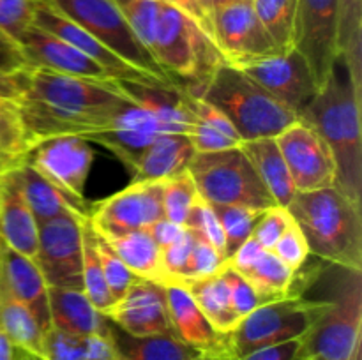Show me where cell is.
Wrapping results in <instances>:
<instances>
[{
    "mask_svg": "<svg viewBox=\"0 0 362 360\" xmlns=\"http://www.w3.org/2000/svg\"><path fill=\"white\" fill-rule=\"evenodd\" d=\"M27 66L49 69L69 76L92 78V80H112L98 62L81 53L69 42L55 37L49 32L30 25L16 39Z\"/></svg>",
    "mask_w": 362,
    "mask_h": 360,
    "instance_id": "d6986e66",
    "label": "cell"
},
{
    "mask_svg": "<svg viewBox=\"0 0 362 360\" xmlns=\"http://www.w3.org/2000/svg\"><path fill=\"white\" fill-rule=\"evenodd\" d=\"M13 173L37 224L64 214H76L81 217H87L78 210L76 205L66 194L60 193L52 182H48L41 173L35 172L28 162H21L18 168L13 169Z\"/></svg>",
    "mask_w": 362,
    "mask_h": 360,
    "instance_id": "83f0119b",
    "label": "cell"
},
{
    "mask_svg": "<svg viewBox=\"0 0 362 360\" xmlns=\"http://www.w3.org/2000/svg\"><path fill=\"white\" fill-rule=\"evenodd\" d=\"M34 0H0V30L14 42L32 25Z\"/></svg>",
    "mask_w": 362,
    "mask_h": 360,
    "instance_id": "bcb514c9",
    "label": "cell"
},
{
    "mask_svg": "<svg viewBox=\"0 0 362 360\" xmlns=\"http://www.w3.org/2000/svg\"><path fill=\"white\" fill-rule=\"evenodd\" d=\"M214 214L221 224L223 233H225L226 247L225 256L228 260L251 235L260 221L262 214L265 210H257L250 207H235V205H212Z\"/></svg>",
    "mask_w": 362,
    "mask_h": 360,
    "instance_id": "8d00e7d4",
    "label": "cell"
},
{
    "mask_svg": "<svg viewBox=\"0 0 362 360\" xmlns=\"http://www.w3.org/2000/svg\"><path fill=\"white\" fill-rule=\"evenodd\" d=\"M122 16L126 18L131 30L136 34L141 44L152 53V44H154L156 25H158L159 0H113Z\"/></svg>",
    "mask_w": 362,
    "mask_h": 360,
    "instance_id": "f35d334b",
    "label": "cell"
},
{
    "mask_svg": "<svg viewBox=\"0 0 362 360\" xmlns=\"http://www.w3.org/2000/svg\"><path fill=\"white\" fill-rule=\"evenodd\" d=\"M191 92L216 106L243 141L274 138L299 119L253 78L226 62L216 66Z\"/></svg>",
    "mask_w": 362,
    "mask_h": 360,
    "instance_id": "277c9868",
    "label": "cell"
},
{
    "mask_svg": "<svg viewBox=\"0 0 362 360\" xmlns=\"http://www.w3.org/2000/svg\"><path fill=\"white\" fill-rule=\"evenodd\" d=\"M39 224L32 215L13 169L0 176V239L35 263Z\"/></svg>",
    "mask_w": 362,
    "mask_h": 360,
    "instance_id": "603a6c76",
    "label": "cell"
},
{
    "mask_svg": "<svg viewBox=\"0 0 362 360\" xmlns=\"http://www.w3.org/2000/svg\"><path fill=\"white\" fill-rule=\"evenodd\" d=\"M152 55L172 80L175 76L200 85L209 73L225 62L216 42L204 34L179 9L159 6Z\"/></svg>",
    "mask_w": 362,
    "mask_h": 360,
    "instance_id": "52a82bcc",
    "label": "cell"
},
{
    "mask_svg": "<svg viewBox=\"0 0 362 360\" xmlns=\"http://www.w3.org/2000/svg\"><path fill=\"white\" fill-rule=\"evenodd\" d=\"M240 150L250 159L255 172L265 184L276 205L288 207L297 191L293 187L292 176H290L285 159H283L274 138H258V140L243 141Z\"/></svg>",
    "mask_w": 362,
    "mask_h": 360,
    "instance_id": "4316f807",
    "label": "cell"
},
{
    "mask_svg": "<svg viewBox=\"0 0 362 360\" xmlns=\"http://www.w3.org/2000/svg\"><path fill=\"white\" fill-rule=\"evenodd\" d=\"M243 275L253 286L262 304L286 296H303L296 293V272L290 270L272 251H265Z\"/></svg>",
    "mask_w": 362,
    "mask_h": 360,
    "instance_id": "836d02e7",
    "label": "cell"
},
{
    "mask_svg": "<svg viewBox=\"0 0 362 360\" xmlns=\"http://www.w3.org/2000/svg\"><path fill=\"white\" fill-rule=\"evenodd\" d=\"M18 349L11 344L9 339L0 332V360H16Z\"/></svg>",
    "mask_w": 362,
    "mask_h": 360,
    "instance_id": "11a10c76",
    "label": "cell"
},
{
    "mask_svg": "<svg viewBox=\"0 0 362 360\" xmlns=\"http://www.w3.org/2000/svg\"><path fill=\"white\" fill-rule=\"evenodd\" d=\"M359 35H362V0H338V30H336L338 55L345 53L354 39Z\"/></svg>",
    "mask_w": 362,
    "mask_h": 360,
    "instance_id": "ee69618b",
    "label": "cell"
},
{
    "mask_svg": "<svg viewBox=\"0 0 362 360\" xmlns=\"http://www.w3.org/2000/svg\"><path fill=\"white\" fill-rule=\"evenodd\" d=\"M272 253L293 272H297L306 263L308 258H310V247H308L303 229L299 228L296 221L290 222L288 228L283 232L276 246L272 247Z\"/></svg>",
    "mask_w": 362,
    "mask_h": 360,
    "instance_id": "b9f144b4",
    "label": "cell"
},
{
    "mask_svg": "<svg viewBox=\"0 0 362 360\" xmlns=\"http://www.w3.org/2000/svg\"><path fill=\"white\" fill-rule=\"evenodd\" d=\"M165 293L170 323L177 339L198 352H211V349L226 346V335L212 328V325L209 323L191 293L184 286H165Z\"/></svg>",
    "mask_w": 362,
    "mask_h": 360,
    "instance_id": "cb8c5ba5",
    "label": "cell"
},
{
    "mask_svg": "<svg viewBox=\"0 0 362 360\" xmlns=\"http://www.w3.org/2000/svg\"><path fill=\"white\" fill-rule=\"evenodd\" d=\"M16 360H41V359H37V356H34V355H28V353H25V352H21V349H18Z\"/></svg>",
    "mask_w": 362,
    "mask_h": 360,
    "instance_id": "6f0895ef",
    "label": "cell"
},
{
    "mask_svg": "<svg viewBox=\"0 0 362 360\" xmlns=\"http://www.w3.org/2000/svg\"><path fill=\"white\" fill-rule=\"evenodd\" d=\"M198 200L200 194L187 168L163 180V214L166 221L184 226L187 214Z\"/></svg>",
    "mask_w": 362,
    "mask_h": 360,
    "instance_id": "74e56055",
    "label": "cell"
},
{
    "mask_svg": "<svg viewBox=\"0 0 362 360\" xmlns=\"http://www.w3.org/2000/svg\"><path fill=\"white\" fill-rule=\"evenodd\" d=\"M297 193L325 189L336 184V162L324 138L297 119L274 136Z\"/></svg>",
    "mask_w": 362,
    "mask_h": 360,
    "instance_id": "7c38bea8",
    "label": "cell"
},
{
    "mask_svg": "<svg viewBox=\"0 0 362 360\" xmlns=\"http://www.w3.org/2000/svg\"><path fill=\"white\" fill-rule=\"evenodd\" d=\"M21 92L16 104L32 145L55 136H80L106 129L131 99L117 80L69 76L25 66L18 71Z\"/></svg>",
    "mask_w": 362,
    "mask_h": 360,
    "instance_id": "6da1fadb",
    "label": "cell"
},
{
    "mask_svg": "<svg viewBox=\"0 0 362 360\" xmlns=\"http://www.w3.org/2000/svg\"><path fill=\"white\" fill-rule=\"evenodd\" d=\"M98 254L99 261H101L103 274H105V281L108 284L113 300L117 302L127 292V288L133 284L136 275L122 263V260L113 253L112 247L108 246V242L101 235H98Z\"/></svg>",
    "mask_w": 362,
    "mask_h": 360,
    "instance_id": "60d3db41",
    "label": "cell"
},
{
    "mask_svg": "<svg viewBox=\"0 0 362 360\" xmlns=\"http://www.w3.org/2000/svg\"><path fill=\"white\" fill-rule=\"evenodd\" d=\"M163 217V180L131 182L88 210L92 228L105 239L148 228Z\"/></svg>",
    "mask_w": 362,
    "mask_h": 360,
    "instance_id": "8fae6325",
    "label": "cell"
},
{
    "mask_svg": "<svg viewBox=\"0 0 362 360\" xmlns=\"http://www.w3.org/2000/svg\"><path fill=\"white\" fill-rule=\"evenodd\" d=\"M105 240L138 279H147V281L165 286L166 279L161 267V249L154 242L147 228L106 236Z\"/></svg>",
    "mask_w": 362,
    "mask_h": 360,
    "instance_id": "f1b7e54d",
    "label": "cell"
},
{
    "mask_svg": "<svg viewBox=\"0 0 362 360\" xmlns=\"http://www.w3.org/2000/svg\"><path fill=\"white\" fill-rule=\"evenodd\" d=\"M184 226H186L189 232H193L198 239L211 244L214 249H218L219 253L225 256V247H226L225 233H223L221 224H219L218 217H216L214 214V208H212L211 203H207V201L200 198V200L193 205L189 214H187L186 224Z\"/></svg>",
    "mask_w": 362,
    "mask_h": 360,
    "instance_id": "ab89813d",
    "label": "cell"
},
{
    "mask_svg": "<svg viewBox=\"0 0 362 360\" xmlns=\"http://www.w3.org/2000/svg\"><path fill=\"white\" fill-rule=\"evenodd\" d=\"M202 200L211 205H235L257 210L278 207L240 147L194 154L189 166Z\"/></svg>",
    "mask_w": 362,
    "mask_h": 360,
    "instance_id": "5b68a950",
    "label": "cell"
},
{
    "mask_svg": "<svg viewBox=\"0 0 362 360\" xmlns=\"http://www.w3.org/2000/svg\"><path fill=\"white\" fill-rule=\"evenodd\" d=\"M251 4L278 53L292 49L297 0H251Z\"/></svg>",
    "mask_w": 362,
    "mask_h": 360,
    "instance_id": "d590c367",
    "label": "cell"
},
{
    "mask_svg": "<svg viewBox=\"0 0 362 360\" xmlns=\"http://www.w3.org/2000/svg\"><path fill=\"white\" fill-rule=\"evenodd\" d=\"M194 150L187 134L165 133L156 138L131 168L133 182L165 180L184 172L193 159Z\"/></svg>",
    "mask_w": 362,
    "mask_h": 360,
    "instance_id": "484cf974",
    "label": "cell"
},
{
    "mask_svg": "<svg viewBox=\"0 0 362 360\" xmlns=\"http://www.w3.org/2000/svg\"><path fill=\"white\" fill-rule=\"evenodd\" d=\"M341 292L310 328L304 341L308 359L354 360L361 353L362 284L361 272H349Z\"/></svg>",
    "mask_w": 362,
    "mask_h": 360,
    "instance_id": "9c48e42d",
    "label": "cell"
},
{
    "mask_svg": "<svg viewBox=\"0 0 362 360\" xmlns=\"http://www.w3.org/2000/svg\"><path fill=\"white\" fill-rule=\"evenodd\" d=\"M197 2V6L200 7L202 13L205 14V18H207L209 21L212 23V27H214V13H216V0H194Z\"/></svg>",
    "mask_w": 362,
    "mask_h": 360,
    "instance_id": "9f6ffc18",
    "label": "cell"
},
{
    "mask_svg": "<svg viewBox=\"0 0 362 360\" xmlns=\"http://www.w3.org/2000/svg\"><path fill=\"white\" fill-rule=\"evenodd\" d=\"M361 99L354 90L345 60L338 55L325 83L299 115L331 148L336 162L334 187L359 205L362 194Z\"/></svg>",
    "mask_w": 362,
    "mask_h": 360,
    "instance_id": "7a4b0ae2",
    "label": "cell"
},
{
    "mask_svg": "<svg viewBox=\"0 0 362 360\" xmlns=\"http://www.w3.org/2000/svg\"><path fill=\"white\" fill-rule=\"evenodd\" d=\"M27 66L20 46L0 30V71H18Z\"/></svg>",
    "mask_w": 362,
    "mask_h": 360,
    "instance_id": "816d5d0a",
    "label": "cell"
},
{
    "mask_svg": "<svg viewBox=\"0 0 362 360\" xmlns=\"http://www.w3.org/2000/svg\"><path fill=\"white\" fill-rule=\"evenodd\" d=\"M239 360H308V356L304 353V341L300 337L255 349V352L240 356Z\"/></svg>",
    "mask_w": 362,
    "mask_h": 360,
    "instance_id": "c3c4849f",
    "label": "cell"
},
{
    "mask_svg": "<svg viewBox=\"0 0 362 360\" xmlns=\"http://www.w3.org/2000/svg\"><path fill=\"white\" fill-rule=\"evenodd\" d=\"M42 360H122L112 339L103 335L74 337L49 328L45 335V356Z\"/></svg>",
    "mask_w": 362,
    "mask_h": 360,
    "instance_id": "d6a6232c",
    "label": "cell"
},
{
    "mask_svg": "<svg viewBox=\"0 0 362 360\" xmlns=\"http://www.w3.org/2000/svg\"><path fill=\"white\" fill-rule=\"evenodd\" d=\"M184 101L191 113L187 138L193 145L194 154H209V152L240 147L243 140L237 134L235 127L216 106L204 101L200 95L193 94L186 87H184Z\"/></svg>",
    "mask_w": 362,
    "mask_h": 360,
    "instance_id": "d4e9b609",
    "label": "cell"
},
{
    "mask_svg": "<svg viewBox=\"0 0 362 360\" xmlns=\"http://www.w3.org/2000/svg\"><path fill=\"white\" fill-rule=\"evenodd\" d=\"M308 360H322V359H318V356H313V359H308Z\"/></svg>",
    "mask_w": 362,
    "mask_h": 360,
    "instance_id": "94428289",
    "label": "cell"
},
{
    "mask_svg": "<svg viewBox=\"0 0 362 360\" xmlns=\"http://www.w3.org/2000/svg\"><path fill=\"white\" fill-rule=\"evenodd\" d=\"M81 279L87 299L99 313L105 314L115 300L105 281L98 254V233L92 228L88 217H81Z\"/></svg>",
    "mask_w": 362,
    "mask_h": 360,
    "instance_id": "e575fe53",
    "label": "cell"
},
{
    "mask_svg": "<svg viewBox=\"0 0 362 360\" xmlns=\"http://www.w3.org/2000/svg\"><path fill=\"white\" fill-rule=\"evenodd\" d=\"M265 251L267 249H264V247H262L260 244L253 239V236H250V239H247L246 242H244L243 246H240L239 249H237L235 253H233L232 256L226 260V265H230V267L235 268L237 272L244 274L247 268L253 267L255 261H257L258 258L265 253Z\"/></svg>",
    "mask_w": 362,
    "mask_h": 360,
    "instance_id": "681fc988",
    "label": "cell"
},
{
    "mask_svg": "<svg viewBox=\"0 0 362 360\" xmlns=\"http://www.w3.org/2000/svg\"><path fill=\"white\" fill-rule=\"evenodd\" d=\"M184 288L191 293L197 306L200 307L204 316L207 318L216 332L226 335L240 323L239 314L233 311L232 304H230L228 288H226L221 270L209 277L191 281Z\"/></svg>",
    "mask_w": 362,
    "mask_h": 360,
    "instance_id": "4dcf8cb0",
    "label": "cell"
},
{
    "mask_svg": "<svg viewBox=\"0 0 362 360\" xmlns=\"http://www.w3.org/2000/svg\"><path fill=\"white\" fill-rule=\"evenodd\" d=\"M221 274L223 277H225L226 288H228L230 304H232L233 311L239 314L240 320H243L244 316H247L253 309H257L258 306H262L260 299H258L257 292H255L253 286L250 284V281H247L243 274H239L235 268L226 265V261L221 267Z\"/></svg>",
    "mask_w": 362,
    "mask_h": 360,
    "instance_id": "7bdbcfd3",
    "label": "cell"
},
{
    "mask_svg": "<svg viewBox=\"0 0 362 360\" xmlns=\"http://www.w3.org/2000/svg\"><path fill=\"white\" fill-rule=\"evenodd\" d=\"M35 265L48 286L83 289L81 215L64 214L39 224Z\"/></svg>",
    "mask_w": 362,
    "mask_h": 360,
    "instance_id": "4fadbf2b",
    "label": "cell"
},
{
    "mask_svg": "<svg viewBox=\"0 0 362 360\" xmlns=\"http://www.w3.org/2000/svg\"><path fill=\"white\" fill-rule=\"evenodd\" d=\"M94 150L80 136H55L32 147L25 162L41 173L62 194H66L88 217L90 207L85 201V184L90 173Z\"/></svg>",
    "mask_w": 362,
    "mask_h": 360,
    "instance_id": "30bf717a",
    "label": "cell"
},
{
    "mask_svg": "<svg viewBox=\"0 0 362 360\" xmlns=\"http://www.w3.org/2000/svg\"><path fill=\"white\" fill-rule=\"evenodd\" d=\"M292 221L293 217L290 215L288 208L272 207L262 214L260 221H258L257 226H255L253 235L251 236H253V239L257 240L264 249L272 251V247L276 246L279 236L283 235V232L288 228V224Z\"/></svg>",
    "mask_w": 362,
    "mask_h": 360,
    "instance_id": "7dc6e473",
    "label": "cell"
},
{
    "mask_svg": "<svg viewBox=\"0 0 362 360\" xmlns=\"http://www.w3.org/2000/svg\"><path fill=\"white\" fill-rule=\"evenodd\" d=\"M105 316L134 337L173 334L166 306L165 286L147 279H134L127 292L110 307Z\"/></svg>",
    "mask_w": 362,
    "mask_h": 360,
    "instance_id": "ac0fdd59",
    "label": "cell"
},
{
    "mask_svg": "<svg viewBox=\"0 0 362 360\" xmlns=\"http://www.w3.org/2000/svg\"><path fill=\"white\" fill-rule=\"evenodd\" d=\"M194 235V233H193ZM225 256L218 249L207 244L205 240L198 239L194 235V246L191 251L189 263H187V282L197 281V279L209 277L212 274H218L221 267L225 265Z\"/></svg>",
    "mask_w": 362,
    "mask_h": 360,
    "instance_id": "f6af8a7d",
    "label": "cell"
},
{
    "mask_svg": "<svg viewBox=\"0 0 362 360\" xmlns=\"http://www.w3.org/2000/svg\"><path fill=\"white\" fill-rule=\"evenodd\" d=\"M288 212L306 236L310 254L343 270H362L361 205L338 187L297 193Z\"/></svg>",
    "mask_w": 362,
    "mask_h": 360,
    "instance_id": "3957f363",
    "label": "cell"
},
{
    "mask_svg": "<svg viewBox=\"0 0 362 360\" xmlns=\"http://www.w3.org/2000/svg\"><path fill=\"white\" fill-rule=\"evenodd\" d=\"M32 25L49 32V34L62 39V41L69 42L71 46H74V48L80 49L81 53L90 56L94 62H98L99 66L108 73V76L112 78V80H122L141 85H156V87H182V85L168 83V81H163L159 80V78L152 76V74L136 69V67L131 66L129 62H126L124 59L117 56L112 49L106 48L103 42H99L94 35L88 34L85 28H81L80 25L74 23L73 20H69L67 16L60 14L59 11L53 9L52 6H48V4L42 2V0H34Z\"/></svg>",
    "mask_w": 362,
    "mask_h": 360,
    "instance_id": "2e32d148",
    "label": "cell"
},
{
    "mask_svg": "<svg viewBox=\"0 0 362 360\" xmlns=\"http://www.w3.org/2000/svg\"><path fill=\"white\" fill-rule=\"evenodd\" d=\"M354 360H361V353H357V356Z\"/></svg>",
    "mask_w": 362,
    "mask_h": 360,
    "instance_id": "91938a15",
    "label": "cell"
},
{
    "mask_svg": "<svg viewBox=\"0 0 362 360\" xmlns=\"http://www.w3.org/2000/svg\"><path fill=\"white\" fill-rule=\"evenodd\" d=\"M338 0H297L293 48L306 59L318 88L332 69L338 48Z\"/></svg>",
    "mask_w": 362,
    "mask_h": 360,
    "instance_id": "9a60e30c",
    "label": "cell"
},
{
    "mask_svg": "<svg viewBox=\"0 0 362 360\" xmlns=\"http://www.w3.org/2000/svg\"><path fill=\"white\" fill-rule=\"evenodd\" d=\"M194 360H239L232 352H230L228 344L223 348L211 349V352H200Z\"/></svg>",
    "mask_w": 362,
    "mask_h": 360,
    "instance_id": "db71d44e",
    "label": "cell"
},
{
    "mask_svg": "<svg viewBox=\"0 0 362 360\" xmlns=\"http://www.w3.org/2000/svg\"><path fill=\"white\" fill-rule=\"evenodd\" d=\"M329 307V300L286 296L262 304L226 334L230 352L240 359L255 349L300 339Z\"/></svg>",
    "mask_w": 362,
    "mask_h": 360,
    "instance_id": "8992f818",
    "label": "cell"
},
{
    "mask_svg": "<svg viewBox=\"0 0 362 360\" xmlns=\"http://www.w3.org/2000/svg\"><path fill=\"white\" fill-rule=\"evenodd\" d=\"M112 339L122 355V360H194L200 353L172 334L134 337L113 323Z\"/></svg>",
    "mask_w": 362,
    "mask_h": 360,
    "instance_id": "1f68e13d",
    "label": "cell"
},
{
    "mask_svg": "<svg viewBox=\"0 0 362 360\" xmlns=\"http://www.w3.org/2000/svg\"><path fill=\"white\" fill-rule=\"evenodd\" d=\"M235 67L253 78L260 87H264L272 97L278 99L297 116L318 92L310 64L296 48L247 60Z\"/></svg>",
    "mask_w": 362,
    "mask_h": 360,
    "instance_id": "5bb4252c",
    "label": "cell"
},
{
    "mask_svg": "<svg viewBox=\"0 0 362 360\" xmlns=\"http://www.w3.org/2000/svg\"><path fill=\"white\" fill-rule=\"evenodd\" d=\"M0 288L23 302L37 318L42 330H49L48 284L32 260L11 249L0 239Z\"/></svg>",
    "mask_w": 362,
    "mask_h": 360,
    "instance_id": "44dd1931",
    "label": "cell"
},
{
    "mask_svg": "<svg viewBox=\"0 0 362 360\" xmlns=\"http://www.w3.org/2000/svg\"><path fill=\"white\" fill-rule=\"evenodd\" d=\"M165 133L154 113L131 101L117 112L106 129L90 134L87 141H95L112 150L131 169L145 148Z\"/></svg>",
    "mask_w": 362,
    "mask_h": 360,
    "instance_id": "ffe728a7",
    "label": "cell"
},
{
    "mask_svg": "<svg viewBox=\"0 0 362 360\" xmlns=\"http://www.w3.org/2000/svg\"><path fill=\"white\" fill-rule=\"evenodd\" d=\"M42 2L80 25L106 48L112 49L117 56L129 62L136 69L168 83L180 85L163 71L154 55L141 44L113 0H42Z\"/></svg>",
    "mask_w": 362,
    "mask_h": 360,
    "instance_id": "ba28073f",
    "label": "cell"
},
{
    "mask_svg": "<svg viewBox=\"0 0 362 360\" xmlns=\"http://www.w3.org/2000/svg\"><path fill=\"white\" fill-rule=\"evenodd\" d=\"M214 42L230 66L278 53L251 0H235L216 7Z\"/></svg>",
    "mask_w": 362,
    "mask_h": 360,
    "instance_id": "e0dca14e",
    "label": "cell"
},
{
    "mask_svg": "<svg viewBox=\"0 0 362 360\" xmlns=\"http://www.w3.org/2000/svg\"><path fill=\"white\" fill-rule=\"evenodd\" d=\"M159 2L168 4V6L179 9L180 13H182L184 16L189 18V20L193 21V23L197 25V27L200 28L207 37H211L212 41H214V27H212L211 21L205 18V14L202 13V9L197 6L194 0H159Z\"/></svg>",
    "mask_w": 362,
    "mask_h": 360,
    "instance_id": "f907efd6",
    "label": "cell"
},
{
    "mask_svg": "<svg viewBox=\"0 0 362 360\" xmlns=\"http://www.w3.org/2000/svg\"><path fill=\"white\" fill-rule=\"evenodd\" d=\"M230 2H235V0H216V7L223 6V4H230Z\"/></svg>",
    "mask_w": 362,
    "mask_h": 360,
    "instance_id": "680465c9",
    "label": "cell"
},
{
    "mask_svg": "<svg viewBox=\"0 0 362 360\" xmlns=\"http://www.w3.org/2000/svg\"><path fill=\"white\" fill-rule=\"evenodd\" d=\"M48 311L49 328L66 335L108 337L112 332L110 320L92 306L83 289L48 286Z\"/></svg>",
    "mask_w": 362,
    "mask_h": 360,
    "instance_id": "7402d4cb",
    "label": "cell"
},
{
    "mask_svg": "<svg viewBox=\"0 0 362 360\" xmlns=\"http://www.w3.org/2000/svg\"><path fill=\"white\" fill-rule=\"evenodd\" d=\"M184 228H186V226L175 224V222H170L163 217L161 221L154 222V224L148 226L147 229L148 233H151L152 239H154V242L158 244L159 249H165L166 246H170V244L175 242V240L179 239L180 233L184 232Z\"/></svg>",
    "mask_w": 362,
    "mask_h": 360,
    "instance_id": "f5cc1de1",
    "label": "cell"
},
{
    "mask_svg": "<svg viewBox=\"0 0 362 360\" xmlns=\"http://www.w3.org/2000/svg\"><path fill=\"white\" fill-rule=\"evenodd\" d=\"M0 332L16 349L42 360L46 332L35 314L20 300L13 299L0 288Z\"/></svg>",
    "mask_w": 362,
    "mask_h": 360,
    "instance_id": "f546056e",
    "label": "cell"
}]
</instances>
